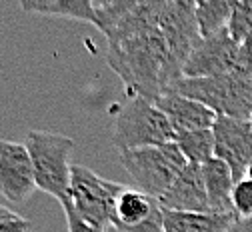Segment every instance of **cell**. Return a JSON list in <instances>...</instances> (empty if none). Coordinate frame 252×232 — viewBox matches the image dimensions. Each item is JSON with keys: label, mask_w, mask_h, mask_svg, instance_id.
<instances>
[{"label": "cell", "mask_w": 252, "mask_h": 232, "mask_svg": "<svg viewBox=\"0 0 252 232\" xmlns=\"http://www.w3.org/2000/svg\"><path fill=\"white\" fill-rule=\"evenodd\" d=\"M106 60L124 82L130 98L142 96L154 102L164 90L182 78L160 28L108 42Z\"/></svg>", "instance_id": "1"}, {"label": "cell", "mask_w": 252, "mask_h": 232, "mask_svg": "<svg viewBox=\"0 0 252 232\" xmlns=\"http://www.w3.org/2000/svg\"><path fill=\"white\" fill-rule=\"evenodd\" d=\"M24 146L32 160L36 188L54 196L58 202L66 198L70 186V154L74 150V140L58 132L30 130Z\"/></svg>", "instance_id": "2"}, {"label": "cell", "mask_w": 252, "mask_h": 232, "mask_svg": "<svg viewBox=\"0 0 252 232\" xmlns=\"http://www.w3.org/2000/svg\"><path fill=\"white\" fill-rule=\"evenodd\" d=\"M172 90L198 100L216 116L248 120L252 116V78L240 74H220L208 78H178Z\"/></svg>", "instance_id": "3"}, {"label": "cell", "mask_w": 252, "mask_h": 232, "mask_svg": "<svg viewBox=\"0 0 252 232\" xmlns=\"http://www.w3.org/2000/svg\"><path fill=\"white\" fill-rule=\"evenodd\" d=\"M112 140L118 152H122L174 142L176 132L172 130L162 110L152 100L142 96H132L116 112Z\"/></svg>", "instance_id": "4"}, {"label": "cell", "mask_w": 252, "mask_h": 232, "mask_svg": "<svg viewBox=\"0 0 252 232\" xmlns=\"http://www.w3.org/2000/svg\"><path fill=\"white\" fill-rule=\"evenodd\" d=\"M120 164L132 176L138 190L158 200L188 162L176 142H166L158 146L122 150Z\"/></svg>", "instance_id": "5"}, {"label": "cell", "mask_w": 252, "mask_h": 232, "mask_svg": "<svg viewBox=\"0 0 252 232\" xmlns=\"http://www.w3.org/2000/svg\"><path fill=\"white\" fill-rule=\"evenodd\" d=\"M122 188L124 184L102 178L100 174L80 164H72L66 200L86 222L106 230L112 226L114 202Z\"/></svg>", "instance_id": "6"}, {"label": "cell", "mask_w": 252, "mask_h": 232, "mask_svg": "<svg viewBox=\"0 0 252 232\" xmlns=\"http://www.w3.org/2000/svg\"><path fill=\"white\" fill-rule=\"evenodd\" d=\"M238 46L228 28H222L210 36H202L188 60L184 62L182 76L184 78H208L234 72Z\"/></svg>", "instance_id": "7"}, {"label": "cell", "mask_w": 252, "mask_h": 232, "mask_svg": "<svg viewBox=\"0 0 252 232\" xmlns=\"http://www.w3.org/2000/svg\"><path fill=\"white\" fill-rule=\"evenodd\" d=\"M112 226L118 232H164V208L146 192L124 186L114 202Z\"/></svg>", "instance_id": "8"}, {"label": "cell", "mask_w": 252, "mask_h": 232, "mask_svg": "<svg viewBox=\"0 0 252 232\" xmlns=\"http://www.w3.org/2000/svg\"><path fill=\"white\" fill-rule=\"evenodd\" d=\"M34 190L32 160L24 142L0 140V194L12 204H24Z\"/></svg>", "instance_id": "9"}, {"label": "cell", "mask_w": 252, "mask_h": 232, "mask_svg": "<svg viewBox=\"0 0 252 232\" xmlns=\"http://www.w3.org/2000/svg\"><path fill=\"white\" fill-rule=\"evenodd\" d=\"M212 134L214 156L228 164L234 174V180L244 178L248 164L252 162V128L248 120L216 116Z\"/></svg>", "instance_id": "10"}, {"label": "cell", "mask_w": 252, "mask_h": 232, "mask_svg": "<svg viewBox=\"0 0 252 232\" xmlns=\"http://www.w3.org/2000/svg\"><path fill=\"white\" fill-rule=\"evenodd\" d=\"M154 104L168 118L172 130L176 132V136L184 134V132L212 128L214 120H216V114L210 108H206L198 100H192V98H188L172 88L164 90L154 100Z\"/></svg>", "instance_id": "11"}, {"label": "cell", "mask_w": 252, "mask_h": 232, "mask_svg": "<svg viewBox=\"0 0 252 232\" xmlns=\"http://www.w3.org/2000/svg\"><path fill=\"white\" fill-rule=\"evenodd\" d=\"M164 210L176 212H210L208 194L202 178V168L188 162L184 170L176 176L170 188L158 198Z\"/></svg>", "instance_id": "12"}, {"label": "cell", "mask_w": 252, "mask_h": 232, "mask_svg": "<svg viewBox=\"0 0 252 232\" xmlns=\"http://www.w3.org/2000/svg\"><path fill=\"white\" fill-rule=\"evenodd\" d=\"M202 178L208 194V206L214 214H234L232 212V188L236 184L230 166L216 156L202 164Z\"/></svg>", "instance_id": "13"}, {"label": "cell", "mask_w": 252, "mask_h": 232, "mask_svg": "<svg viewBox=\"0 0 252 232\" xmlns=\"http://www.w3.org/2000/svg\"><path fill=\"white\" fill-rule=\"evenodd\" d=\"M234 214L164 210V232H228Z\"/></svg>", "instance_id": "14"}, {"label": "cell", "mask_w": 252, "mask_h": 232, "mask_svg": "<svg viewBox=\"0 0 252 232\" xmlns=\"http://www.w3.org/2000/svg\"><path fill=\"white\" fill-rule=\"evenodd\" d=\"M236 0H196V20L200 36H210L214 32L228 28Z\"/></svg>", "instance_id": "15"}, {"label": "cell", "mask_w": 252, "mask_h": 232, "mask_svg": "<svg viewBox=\"0 0 252 232\" xmlns=\"http://www.w3.org/2000/svg\"><path fill=\"white\" fill-rule=\"evenodd\" d=\"M174 142L178 144V148L184 154L186 162H190V164H198V166H202L206 160H210L214 156V134H212V128L184 132V134L176 136Z\"/></svg>", "instance_id": "16"}, {"label": "cell", "mask_w": 252, "mask_h": 232, "mask_svg": "<svg viewBox=\"0 0 252 232\" xmlns=\"http://www.w3.org/2000/svg\"><path fill=\"white\" fill-rule=\"evenodd\" d=\"M146 0H112L106 6L96 8V28L106 34V32L128 12H132L136 6H140Z\"/></svg>", "instance_id": "17"}, {"label": "cell", "mask_w": 252, "mask_h": 232, "mask_svg": "<svg viewBox=\"0 0 252 232\" xmlns=\"http://www.w3.org/2000/svg\"><path fill=\"white\" fill-rule=\"evenodd\" d=\"M228 32L236 42H242L252 34V0H236L228 22Z\"/></svg>", "instance_id": "18"}, {"label": "cell", "mask_w": 252, "mask_h": 232, "mask_svg": "<svg viewBox=\"0 0 252 232\" xmlns=\"http://www.w3.org/2000/svg\"><path fill=\"white\" fill-rule=\"evenodd\" d=\"M232 212L236 218L252 216V180L240 178L232 188Z\"/></svg>", "instance_id": "19"}, {"label": "cell", "mask_w": 252, "mask_h": 232, "mask_svg": "<svg viewBox=\"0 0 252 232\" xmlns=\"http://www.w3.org/2000/svg\"><path fill=\"white\" fill-rule=\"evenodd\" d=\"M60 206H62V210H64V216H66L68 232H106V230H102V228H98V226L86 222V220L72 208V204L66 200V198H62V200H60Z\"/></svg>", "instance_id": "20"}, {"label": "cell", "mask_w": 252, "mask_h": 232, "mask_svg": "<svg viewBox=\"0 0 252 232\" xmlns=\"http://www.w3.org/2000/svg\"><path fill=\"white\" fill-rule=\"evenodd\" d=\"M234 74L252 78V34L244 38L238 46V58L234 66Z\"/></svg>", "instance_id": "21"}, {"label": "cell", "mask_w": 252, "mask_h": 232, "mask_svg": "<svg viewBox=\"0 0 252 232\" xmlns=\"http://www.w3.org/2000/svg\"><path fill=\"white\" fill-rule=\"evenodd\" d=\"M0 232H32V222L12 212L6 218H0Z\"/></svg>", "instance_id": "22"}, {"label": "cell", "mask_w": 252, "mask_h": 232, "mask_svg": "<svg viewBox=\"0 0 252 232\" xmlns=\"http://www.w3.org/2000/svg\"><path fill=\"white\" fill-rule=\"evenodd\" d=\"M56 0H20V8L24 12H30V14H42L46 16V12L52 8V4Z\"/></svg>", "instance_id": "23"}, {"label": "cell", "mask_w": 252, "mask_h": 232, "mask_svg": "<svg viewBox=\"0 0 252 232\" xmlns=\"http://www.w3.org/2000/svg\"><path fill=\"white\" fill-rule=\"evenodd\" d=\"M228 232H252V216L250 218H236Z\"/></svg>", "instance_id": "24"}, {"label": "cell", "mask_w": 252, "mask_h": 232, "mask_svg": "<svg viewBox=\"0 0 252 232\" xmlns=\"http://www.w3.org/2000/svg\"><path fill=\"white\" fill-rule=\"evenodd\" d=\"M14 210H8L6 206H2V204H0V218H6V216H10Z\"/></svg>", "instance_id": "25"}, {"label": "cell", "mask_w": 252, "mask_h": 232, "mask_svg": "<svg viewBox=\"0 0 252 232\" xmlns=\"http://www.w3.org/2000/svg\"><path fill=\"white\" fill-rule=\"evenodd\" d=\"M94 2V8H100V6H106L108 2H112V0H92Z\"/></svg>", "instance_id": "26"}, {"label": "cell", "mask_w": 252, "mask_h": 232, "mask_svg": "<svg viewBox=\"0 0 252 232\" xmlns=\"http://www.w3.org/2000/svg\"><path fill=\"white\" fill-rule=\"evenodd\" d=\"M244 176H246V178H250V180H252V162H250V164H248V168H246V174H244Z\"/></svg>", "instance_id": "27"}, {"label": "cell", "mask_w": 252, "mask_h": 232, "mask_svg": "<svg viewBox=\"0 0 252 232\" xmlns=\"http://www.w3.org/2000/svg\"><path fill=\"white\" fill-rule=\"evenodd\" d=\"M248 124H250V128H252V116H250V118H248Z\"/></svg>", "instance_id": "28"}]
</instances>
